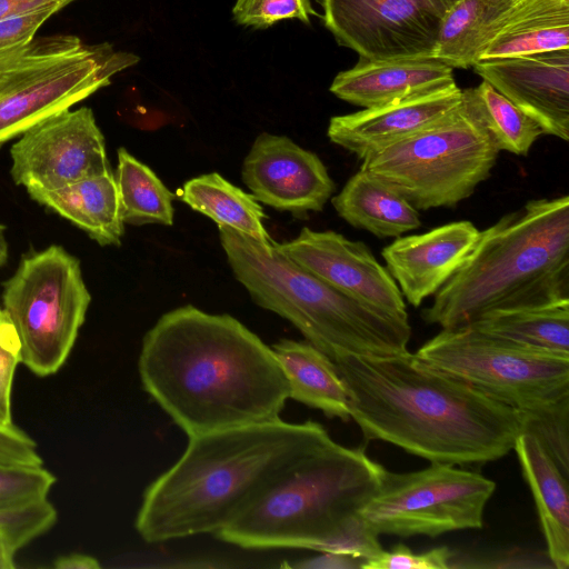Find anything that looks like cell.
<instances>
[{"mask_svg":"<svg viewBox=\"0 0 569 569\" xmlns=\"http://www.w3.org/2000/svg\"><path fill=\"white\" fill-rule=\"evenodd\" d=\"M326 28L360 59L432 58L441 17L423 0H317Z\"/></svg>","mask_w":569,"mask_h":569,"instance_id":"12","label":"cell"},{"mask_svg":"<svg viewBox=\"0 0 569 569\" xmlns=\"http://www.w3.org/2000/svg\"><path fill=\"white\" fill-rule=\"evenodd\" d=\"M330 440L318 422L281 419L190 437L144 490L136 529L147 542L214 535L280 470Z\"/></svg>","mask_w":569,"mask_h":569,"instance_id":"3","label":"cell"},{"mask_svg":"<svg viewBox=\"0 0 569 569\" xmlns=\"http://www.w3.org/2000/svg\"><path fill=\"white\" fill-rule=\"evenodd\" d=\"M56 569H98V559L84 553H68L56 558L52 565Z\"/></svg>","mask_w":569,"mask_h":569,"instance_id":"40","label":"cell"},{"mask_svg":"<svg viewBox=\"0 0 569 569\" xmlns=\"http://www.w3.org/2000/svg\"><path fill=\"white\" fill-rule=\"evenodd\" d=\"M452 70L432 58L359 59L335 77L330 91L351 104L372 108L451 84L456 82Z\"/></svg>","mask_w":569,"mask_h":569,"instance_id":"19","label":"cell"},{"mask_svg":"<svg viewBox=\"0 0 569 569\" xmlns=\"http://www.w3.org/2000/svg\"><path fill=\"white\" fill-rule=\"evenodd\" d=\"M569 49V0H517L481 59Z\"/></svg>","mask_w":569,"mask_h":569,"instance_id":"25","label":"cell"},{"mask_svg":"<svg viewBox=\"0 0 569 569\" xmlns=\"http://www.w3.org/2000/svg\"><path fill=\"white\" fill-rule=\"evenodd\" d=\"M469 326L517 343L569 353V301L497 310Z\"/></svg>","mask_w":569,"mask_h":569,"instance_id":"27","label":"cell"},{"mask_svg":"<svg viewBox=\"0 0 569 569\" xmlns=\"http://www.w3.org/2000/svg\"><path fill=\"white\" fill-rule=\"evenodd\" d=\"M21 363L17 333L2 311L0 316V425H12V385L17 367Z\"/></svg>","mask_w":569,"mask_h":569,"instance_id":"35","label":"cell"},{"mask_svg":"<svg viewBox=\"0 0 569 569\" xmlns=\"http://www.w3.org/2000/svg\"><path fill=\"white\" fill-rule=\"evenodd\" d=\"M0 465H43L37 442L14 423L0 425Z\"/></svg>","mask_w":569,"mask_h":569,"instance_id":"37","label":"cell"},{"mask_svg":"<svg viewBox=\"0 0 569 569\" xmlns=\"http://www.w3.org/2000/svg\"><path fill=\"white\" fill-rule=\"evenodd\" d=\"M2 298L21 363L38 377L54 375L67 361L91 301L79 260L60 246L32 253L4 282Z\"/></svg>","mask_w":569,"mask_h":569,"instance_id":"10","label":"cell"},{"mask_svg":"<svg viewBox=\"0 0 569 569\" xmlns=\"http://www.w3.org/2000/svg\"><path fill=\"white\" fill-rule=\"evenodd\" d=\"M480 231L468 220L400 236L381 251L386 268L411 306L433 296L462 266Z\"/></svg>","mask_w":569,"mask_h":569,"instance_id":"18","label":"cell"},{"mask_svg":"<svg viewBox=\"0 0 569 569\" xmlns=\"http://www.w3.org/2000/svg\"><path fill=\"white\" fill-rule=\"evenodd\" d=\"M499 150L463 104L432 126L366 156L360 170L417 210L455 207L490 177Z\"/></svg>","mask_w":569,"mask_h":569,"instance_id":"8","label":"cell"},{"mask_svg":"<svg viewBox=\"0 0 569 569\" xmlns=\"http://www.w3.org/2000/svg\"><path fill=\"white\" fill-rule=\"evenodd\" d=\"M56 480L43 465H0V509L47 498Z\"/></svg>","mask_w":569,"mask_h":569,"instance_id":"31","label":"cell"},{"mask_svg":"<svg viewBox=\"0 0 569 569\" xmlns=\"http://www.w3.org/2000/svg\"><path fill=\"white\" fill-rule=\"evenodd\" d=\"M413 355L423 365L521 412L525 430L569 419V353L466 326L442 329Z\"/></svg>","mask_w":569,"mask_h":569,"instance_id":"7","label":"cell"},{"mask_svg":"<svg viewBox=\"0 0 569 569\" xmlns=\"http://www.w3.org/2000/svg\"><path fill=\"white\" fill-rule=\"evenodd\" d=\"M221 246L252 300L291 322L331 360L343 355L392 357L409 352L411 327L399 317L333 289L276 248L228 227Z\"/></svg>","mask_w":569,"mask_h":569,"instance_id":"5","label":"cell"},{"mask_svg":"<svg viewBox=\"0 0 569 569\" xmlns=\"http://www.w3.org/2000/svg\"><path fill=\"white\" fill-rule=\"evenodd\" d=\"M114 179L123 222L136 226L173 223V193L147 164L124 148L118 149Z\"/></svg>","mask_w":569,"mask_h":569,"instance_id":"29","label":"cell"},{"mask_svg":"<svg viewBox=\"0 0 569 569\" xmlns=\"http://www.w3.org/2000/svg\"><path fill=\"white\" fill-rule=\"evenodd\" d=\"M523 478L535 499L547 543V556L556 569L569 567V489L566 477L540 439L522 431L513 446Z\"/></svg>","mask_w":569,"mask_h":569,"instance_id":"20","label":"cell"},{"mask_svg":"<svg viewBox=\"0 0 569 569\" xmlns=\"http://www.w3.org/2000/svg\"><path fill=\"white\" fill-rule=\"evenodd\" d=\"M144 390L190 437L274 421L289 385L272 350L229 315L184 306L146 333Z\"/></svg>","mask_w":569,"mask_h":569,"instance_id":"1","label":"cell"},{"mask_svg":"<svg viewBox=\"0 0 569 569\" xmlns=\"http://www.w3.org/2000/svg\"><path fill=\"white\" fill-rule=\"evenodd\" d=\"M517 0H459L440 20L432 59L471 68L506 22Z\"/></svg>","mask_w":569,"mask_h":569,"instance_id":"24","label":"cell"},{"mask_svg":"<svg viewBox=\"0 0 569 569\" xmlns=\"http://www.w3.org/2000/svg\"><path fill=\"white\" fill-rule=\"evenodd\" d=\"M383 469L331 439L280 470L214 536L244 549L317 550L375 493Z\"/></svg>","mask_w":569,"mask_h":569,"instance_id":"6","label":"cell"},{"mask_svg":"<svg viewBox=\"0 0 569 569\" xmlns=\"http://www.w3.org/2000/svg\"><path fill=\"white\" fill-rule=\"evenodd\" d=\"M462 102L481 122L499 151L528 156L545 132L531 117L487 81L462 90Z\"/></svg>","mask_w":569,"mask_h":569,"instance_id":"28","label":"cell"},{"mask_svg":"<svg viewBox=\"0 0 569 569\" xmlns=\"http://www.w3.org/2000/svg\"><path fill=\"white\" fill-rule=\"evenodd\" d=\"M378 536L357 513L327 538L316 551L348 555L367 560L382 550Z\"/></svg>","mask_w":569,"mask_h":569,"instance_id":"34","label":"cell"},{"mask_svg":"<svg viewBox=\"0 0 569 569\" xmlns=\"http://www.w3.org/2000/svg\"><path fill=\"white\" fill-rule=\"evenodd\" d=\"M2 315V309L0 308V316Z\"/></svg>","mask_w":569,"mask_h":569,"instance_id":"43","label":"cell"},{"mask_svg":"<svg viewBox=\"0 0 569 569\" xmlns=\"http://www.w3.org/2000/svg\"><path fill=\"white\" fill-rule=\"evenodd\" d=\"M139 57L49 36L0 56V144L108 86Z\"/></svg>","mask_w":569,"mask_h":569,"instance_id":"9","label":"cell"},{"mask_svg":"<svg viewBox=\"0 0 569 569\" xmlns=\"http://www.w3.org/2000/svg\"><path fill=\"white\" fill-rule=\"evenodd\" d=\"M71 0H0V20L50 7L63 8Z\"/></svg>","mask_w":569,"mask_h":569,"instance_id":"38","label":"cell"},{"mask_svg":"<svg viewBox=\"0 0 569 569\" xmlns=\"http://www.w3.org/2000/svg\"><path fill=\"white\" fill-rule=\"evenodd\" d=\"M242 179L258 201L295 216L321 211L335 191L316 153L267 132L257 137L247 154Z\"/></svg>","mask_w":569,"mask_h":569,"instance_id":"15","label":"cell"},{"mask_svg":"<svg viewBox=\"0 0 569 569\" xmlns=\"http://www.w3.org/2000/svg\"><path fill=\"white\" fill-rule=\"evenodd\" d=\"M333 363L350 419L366 440H381L436 463L482 465L511 450L525 431L521 412L420 362L343 355Z\"/></svg>","mask_w":569,"mask_h":569,"instance_id":"2","label":"cell"},{"mask_svg":"<svg viewBox=\"0 0 569 569\" xmlns=\"http://www.w3.org/2000/svg\"><path fill=\"white\" fill-rule=\"evenodd\" d=\"M28 192L33 200L84 230L99 244L121 243L124 222L111 170L59 189H29Z\"/></svg>","mask_w":569,"mask_h":569,"instance_id":"21","label":"cell"},{"mask_svg":"<svg viewBox=\"0 0 569 569\" xmlns=\"http://www.w3.org/2000/svg\"><path fill=\"white\" fill-rule=\"evenodd\" d=\"M472 68L545 134L569 140V49L481 59Z\"/></svg>","mask_w":569,"mask_h":569,"instance_id":"16","label":"cell"},{"mask_svg":"<svg viewBox=\"0 0 569 569\" xmlns=\"http://www.w3.org/2000/svg\"><path fill=\"white\" fill-rule=\"evenodd\" d=\"M496 483L455 465L431 462L411 472L383 469L378 489L358 513L377 535L437 537L480 529Z\"/></svg>","mask_w":569,"mask_h":569,"instance_id":"11","label":"cell"},{"mask_svg":"<svg viewBox=\"0 0 569 569\" xmlns=\"http://www.w3.org/2000/svg\"><path fill=\"white\" fill-rule=\"evenodd\" d=\"M8 258V243L4 237V228L0 224V266H2Z\"/></svg>","mask_w":569,"mask_h":569,"instance_id":"42","label":"cell"},{"mask_svg":"<svg viewBox=\"0 0 569 569\" xmlns=\"http://www.w3.org/2000/svg\"><path fill=\"white\" fill-rule=\"evenodd\" d=\"M440 17L459 0H423Z\"/></svg>","mask_w":569,"mask_h":569,"instance_id":"41","label":"cell"},{"mask_svg":"<svg viewBox=\"0 0 569 569\" xmlns=\"http://www.w3.org/2000/svg\"><path fill=\"white\" fill-rule=\"evenodd\" d=\"M272 350L289 385V398L330 418L350 419L346 387L333 361L308 341L282 339Z\"/></svg>","mask_w":569,"mask_h":569,"instance_id":"23","label":"cell"},{"mask_svg":"<svg viewBox=\"0 0 569 569\" xmlns=\"http://www.w3.org/2000/svg\"><path fill=\"white\" fill-rule=\"evenodd\" d=\"M276 248L339 292L388 313L408 317L405 299L386 267L361 241L332 230L303 228Z\"/></svg>","mask_w":569,"mask_h":569,"instance_id":"14","label":"cell"},{"mask_svg":"<svg viewBox=\"0 0 569 569\" xmlns=\"http://www.w3.org/2000/svg\"><path fill=\"white\" fill-rule=\"evenodd\" d=\"M421 317L441 329L506 309L569 301V197L532 199L480 231Z\"/></svg>","mask_w":569,"mask_h":569,"instance_id":"4","label":"cell"},{"mask_svg":"<svg viewBox=\"0 0 569 569\" xmlns=\"http://www.w3.org/2000/svg\"><path fill=\"white\" fill-rule=\"evenodd\" d=\"M180 199L212 219L218 227H228L264 244L273 243L263 224L266 214L256 197L217 172L188 180L180 191Z\"/></svg>","mask_w":569,"mask_h":569,"instance_id":"26","label":"cell"},{"mask_svg":"<svg viewBox=\"0 0 569 569\" xmlns=\"http://www.w3.org/2000/svg\"><path fill=\"white\" fill-rule=\"evenodd\" d=\"M350 226L378 238H398L420 228L418 210L400 193L363 170L356 172L331 199Z\"/></svg>","mask_w":569,"mask_h":569,"instance_id":"22","label":"cell"},{"mask_svg":"<svg viewBox=\"0 0 569 569\" xmlns=\"http://www.w3.org/2000/svg\"><path fill=\"white\" fill-rule=\"evenodd\" d=\"M59 9L50 7L0 20V56L31 42L41 24Z\"/></svg>","mask_w":569,"mask_h":569,"instance_id":"36","label":"cell"},{"mask_svg":"<svg viewBox=\"0 0 569 569\" xmlns=\"http://www.w3.org/2000/svg\"><path fill=\"white\" fill-rule=\"evenodd\" d=\"M453 556L455 552L443 546L415 553L409 547L398 543L365 560L361 569H449Z\"/></svg>","mask_w":569,"mask_h":569,"instance_id":"33","label":"cell"},{"mask_svg":"<svg viewBox=\"0 0 569 569\" xmlns=\"http://www.w3.org/2000/svg\"><path fill=\"white\" fill-rule=\"evenodd\" d=\"M57 518V510L47 498L0 509V569L16 568L17 552L50 530Z\"/></svg>","mask_w":569,"mask_h":569,"instance_id":"30","label":"cell"},{"mask_svg":"<svg viewBox=\"0 0 569 569\" xmlns=\"http://www.w3.org/2000/svg\"><path fill=\"white\" fill-rule=\"evenodd\" d=\"M13 181L54 190L111 170L93 112L63 110L34 124L11 147Z\"/></svg>","mask_w":569,"mask_h":569,"instance_id":"13","label":"cell"},{"mask_svg":"<svg viewBox=\"0 0 569 569\" xmlns=\"http://www.w3.org/2000/svg\"><path fill=\"white\" fill-rule=\"evenodd\" d=\"M238 24L266 29L286 19H298L309 24L313 10L311 0H237L232 8Z\"/></svg>","mask_w":569,"mask_h":569,"instance_id":"32","label":"cell"},{"mask_svg":"<svg viewBox=\"0 0 569 569\" xmlns=\"http://www.w3.org/2000/svg\"><path fill=\"white\" fill-rule=\"evenodd\" d=\"M462 89L456 82L381 106L335 116L328 126L331 142L360 160L440 121L456 110Z\"/></svg>","mask_w":569,"mask_h":569,"instance_id":"17","label":"cell"},{"mask_svg":"<svg viewBox=\"0 0 569 569\" xmlns=\"http://www.w3.org/2000/svg\"><path fill=\"white\" fill-rule=\"evenodd\" d=\"M322 555L311 559L309 562L301 565L302 567L312 568H338V569H350L361 568L363 559L356 558L348 555H340L333 552H321Z\"/></svg>","mask_w":569,"mask_h":569,"instance_id":"39","label":"cell"}]
</instances>
